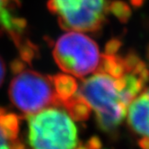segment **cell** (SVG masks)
Segmentation results:
<instances>
[{
  "mask_svg": "<svg viewBox=\"0 0 149 149\" xmlns=\"http://www.w3.org/2000/svg\"><path fill=\"white\" fill-rule=\"evenodd\" d=\"M149 80L146 64L133 52H120V41L106 46L97 70L78 86L77 95L93 111L100 129L114 132Z\"/></svg>",
  "mask_w": 149,
  "mask_h": 149,
  "instance_id": "cell-1",
  "label": "cell"
},
{
  "mask_svg": "<svg viewBox=\"0 0 149 149\" xmlns=\"http://www.w3.org/2000/svg\"><path fill=\"white\" fill-rule=\"evenodd\" d=\"M27 141L31 149H99L93 138L80 141L74 119L58 106L27 116Z\"/></svg>",
  "mask_w": 149,
  "mask_h": 149,
  "instance_id": "cell-2",
  "label": "cell"
},
{
  "mask_svg": "<svg viewBox=\"0 0 149 149\" xmlns=\"http://www.w3.org/2000/svg\"><path fill=\"white\" fill-rule=\"evenodd\" d=\"M12 70L14 76L9 86V98L23 114L29 116L49 107H61L55 76L30 69L21 60L13 63Z\"/></svg>",
  "mask_w": 149,
  "mask_h": 149,
  "instance_id": "cell-3",
  "label": "cell"
},
{
  "mask_svg": "<svg viewBox=\"0 0 149 149\" xmlns=\"http://www.w3.org/2000/svg\"><path fill=\"white\" fill-rule=\"evenodd\" d=\"M102 56L96 42L78 31H68L60 36L53 48V57L58 68L79 78L96 71Z\"/></svg>",
  "mask_w": 149,
  "mask_h": 149,
  "instance_id": "cell-4",
  "label": "cell"
},
{
  "mask_svg": "<svg viewBox=\"0 0 149 149\" xmlns=\"http://www.w3.org/2000/svg\"><path fill=\"white\" fill-rule=\"evenodd\" d=\"M112 5L109 0H48V8L62 28L94 33L102 28Z\"/></svg>",
  "mask_w": 149,
  "mask_h": 149,
  "instance_id": "cell-5",
  "label": "cell"
},
{
  "mask_svg": "<svg viewBox=\"0 0 149 149\" xmlns=\"http://www.w3.org/2000/svg\"><path fill=\"white\" fill-rule=\"evenodd\" d=\"M19 0H0V35H7L20 49L21 58L30 61L33 46L25 38L26 21L18 15Z\"/></svg>",
  "mask_w": 149,
  "mask_h": 149,
  "instance_id": "cell-6",
  "label": "cell"
},
{
  "mask_svg": "<svg viewBox=\"0 0 149 149\" xmlns=\"http://www.w3.org/2000/svg\"><path fill=\"white\" fill-rule=\"evenodd\" d=\"M127 121L137 137L142 149H149V86L146 87L129 106Z\"/></svg>",
  "mask_w": 149,
  "mask_h": 149,
  "instance_id": "cell-7",
  "label": "cell"
},
{
  "mask_svg": "<svg viewBox=\"0 0 149 149\" xmlns=\"http://www.w3.org/2000/svg\"><path fill=\"white\" fill-rule=\"evenodd\" d=\"M0 149H26L20 138L19 116L0 107Z\"/></svg>",
  "mask_w": 149,
  "mask_h": 149,
  "instance_id": "cell-8",
  "label": "cell"
},
{
  "mask_svg": "<svg viewBox=\"0 0 149 149\" xmlns=\"http://www.w3.org/2000/svg\"><path fill=\"white\" fill-rule=\"evenodd\" d=\"M6 63L4 61V59L0 57V86L3 84V82L6 77Z\"/></svg>",
  "mask_w": 149,
  "mask_h": 149,
  "instance_id": "cell-9",
  "label": "cell"
}]
</instances>
